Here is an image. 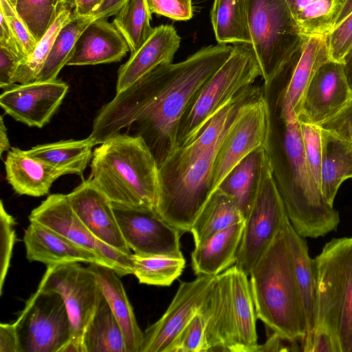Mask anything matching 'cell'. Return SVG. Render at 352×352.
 I'll use <instances>...</instances> for the list:
<instances>
[{
	"label": "cell",
	"mask_w": 352,
	"mask_h": 352,
	"mask_svg": "<svg viewBox=\"0 0 352 352\" xmlns=\"http://www.w3.org/2000/svg\"><path fill=\"white\" fill-rule=\"evenodd\" d=\"M232 46L204 47L177 63H163L104 104L90 137L96 145L122 133L141 137L159 167L175 151L179 122L197 91L226 63Z\"/></svg>",
	"instance_id": "cell-1"
},
{
	"label": "cell",
	"mask_w": 352,
	"mask_h": 352,
	"mask_svg": "<svg viewBox=\"0 0 352 352\" xmlns=\"http://www.w3.org/2000/svg\"><path fill=\"white\" fill-rule=\"evenodd\" d=\"M265 151L284 201L289 219L298 234L318 238L336 230L339 212L323 197L305 159L298 118L267 109Z\"/></svg>",
	"instance_id": "cell-2"
},
{
	"label": "cell",
	"mask_w": 352,
	"mask_h": 352,
	"mask_svg": "<svg viewBox=\"0 0 352 352\" xmlns=\"http://www.w3.org/2000/svg\"><path fill=\"white\" fill-rule=\"evenodd\" d=\"M89 178L113 203L156 210L158 163L140 136L116 134L93 152Z\"/></svg>",
	"instance_id": "cell-3"
},
{
	"label": "cell",
	"mask_w": 352,
	"mask_h": 352,
	"mask_svg": "<svg viewBox=\"0 0 352 352\" xmlns=\"http://www.w3.org/2000/svg\"><path fill=\"white\" fill-rule=\"evenodd\" d=\"M249 276L257 318L285 338L302 340L307 326L284 223Z\"/></svg>",
	"instance_id": "cell-4"
},
{
	"label": "cell",
	"mask_w": 352,
	"mask_h": 352,
	"mask_svg": "<svg viewBox=\"0 0 352 352\" xmlns=\"http://www.w3.org/2000/svg\"><path fill=\"white\" fill-rule=\"evenodd\" d=\"M314 328L331 336L336 352H352V236L333 239L314 258Z\"/></svg>",
	"instance_id": "cell-5"
},
{
	"label": "cell",
	"mask_w": 352,
	"mask_h": 352,
	"mask_svg": "<svg viewBox=\"0 0 352 352\" xmlns=\"http://www.w3.org/2000/svg\"><path fill=\"white\" fill-rule=\"evenodd\" d=\"M258 77L261 72L251 44H233L226 63L190 99L179 122L176 149L193 140L223 106Z\"/></svg>",
	"instance_id": "cell-6"
},
{
	"label": "cell",
	"mask_w": 352,
	"mask_h": 352,
	"mask_svg": "<svg viewBox=\"0 0 352 352\" xmlns=\"http://www.w3.org/2000/svg\"><path fill=\"white\" fill-rule=\"evenodd\" d=\"M251 45L264 82L275 77L303 49L300 32L286 0H247Z\"/></svg>",
	"instance_id": "cell-7"
},
{
	"label": "cell",
	"mask_w": 352,
	"mask_h": 352,
	"mask_svg": "<svg viewBox=\"0 0 352 352\" xmlns=\"http://www.w3.org/2000/svg\"><path fill=\"white\" fill-rule=\"evenodd\" d=\"M288 217L265 153L254 197L244 221L235 265L248 276L282 229Z\"/></svg>",
	"instance_id": "cell-8"
},
{
	"label": "cell",
	"mask_w": 352,
	"mask_h": 352,
	"mask_svg": "<svg viewBox=\"0 0 352 352\" xmlns=\"http://www.w3.org/2000/svg\"><path fill=\"white\" fill-rule=\"evenodd\" d=\"M21 352H60L72 336L61 296L37 289L15 321Z\"/></svg>",
	"instance_id": "cell-9"
},
{
	"label": "cell",
	"mask_w": 352,
	"mask_h": 352,
	"mask_svg": "<svg viewBox=\"0 0 352 352\" xmlns=\"http://www.w3.org/2000/svg\"><path fill=\"white\" fill-rule=\"evenodd\" d=\"M78 263L47 266L38 289L61 296L71 322L69 341L78 345L82 352H86L83 335L102 293L94 273Z\"/></svg>",
	"instance_id": "cell-10"
},
{
	"label": "cell",
	"mask_w": 352,
	"mask_h": 352,
	"mask_svg": "<svg viewBox=\"0 0 352 352\" xmlns=\"http://www.w3.org/2000/svg\"><path fill=\"white\" fill-rule=\"evenodd\" d=\"M267 126V108L262 90L240 109L226 131L212 172L210 197L246 155L256 148L265 147Z\"/></svg>",
	"instance_id": "cell-11"
},
{
	"label": "cell",
	"mask_w": 352,
	"mask_h": 352,
	"mask_svg": "<svg viewBox=\"0 0 352 352\" xmlns=\"http://www.w3.org/2000/svg\"><path fill=\"white\" fill-rule=\"evenodd\" d=\"M123 237L139 256L182 257L180 234L155 209L131 207L112 202Z\"/></svg>",
	"instance_id": "cell-12"
},
{
	"label": "cell",
	"mask_w": 352,
	"mask_h": 352,
	"mask_svg": "<svg viewBox=\"0 0 352 352\" xmlns=\"http://www.w3.org/2000/svg\"><path fill=\"white\" fill-rule=\"evenodd\" d=\"M29 220L54 230L112 263L118 268L119 276L133 274L131 256L124 254L96 238L74 212L67 195L48 196L32 210Z\"/></svg>",
	"instance_id": "cell-13"
},
{
	"label": "cell",
	"mask_w": 352,
	"mask_h": 352,
	"mask_svg": "<svg viewBox=\"0 0 352 352\" xmlns=\"http://www.w3.org/2000/svg\"><path fill=\"white\" fill-rule=\"evenodd\" d=\"M217 276L198 275L180 282L163 316L144 332L140 352H166L171 343L200 309Z\"/></svg>",
	"instance_id": "cell-14"
},
{
	"label": "cell",
	"mask_w": 352,
	"mask_h": 352,
	"mask_svg": "<svg viewBox=\"0 0 352 352\" xmlns=\"http://www.w3.org/2000/svg\"><path fill=\"white\" fill-rule=\"evenodd\" d=\"M67 91L68 85L57 78L16 83L2 92L0 105L14 120L42 128L56 113Z\"/></svg>",
	"instance_id": "cell-15"
},
{
	"label": "cell",
	"mask_w": 352,
	"mask_h": 352,
	"mask_svg": "<svg viewBox=\"0 0 352 352\" xmlns=\"http://www.w3.org/2000/svg\"><path fill=\"white\" fill-rule=\"evenodd\" d=\"M351 96L344 64L329 59L312 76L298 119L319 126L339 112Z\"/></svg>",
	"instance_id": "cell-16"
},
{
	"label": "cell",
	"mask_w": 352,
	"mask_h": 352,
	"mask_svg": "<svg viewBox=\"0 0 352 352\" xmlns=\"http://www.w3.org/2000/svg\"><path fill=\"white\" fill-rule=\"evenodd\" d=\"M262 89V86L254 84L223 106L193 140L175 149L160 166V181L180 173L192 164L222 136L240 109Z\"/></svg>",
	"instance_id": "cell-17"
},
{
	"label": "cell",
	"mask_w": 352,
	"mask_h": 352,
	"mask_svg": "<svg viewBox=\"0 0 352 352\" xmlns=\"http://www.w3.org/2000/svg\"><path fill=\"white\" fill-rule=\"evenodd\" d=\"M67 196L74 212L96 238L123 254L131 256L111 201L90 178L83 180Z\"/></svg>",
	"instance_id": "cell-18"
},
{
	"label": "cell",
	"mask_w": 352,
	"mask_h": 352,
	"mask_svg": "<svg viewBox=\"0 0 352 352\" xmlns=\"http://www.w3.org/2000/svg\"><path fill=\"white\" fill-rule=\"evenodd\" d=\"M23 242L30 262L47 266L73 262L95 263L108 266L118 274V268L109 261L36 221H30Z\"/></svg>",
	"instance_id": "cell-19"
},
{
	"label": "cell",
	"mask_w": 352,
	"mask_h": 352,
	"mask_svg": "<svg viewBox=\"0 0 352 352\" xmlns=\"http://www.w3.org/2000/svg\"><path fill=\"white\" fill-rule=\"evenodd\" d=\"M181 37L172 25H160L134 52L118 72L116 93L129 87L158 65L173 62Z\"/></svg>",
	"instance_id": "cell-20"
},
{
	"label": "cell",
	"mask_w": 352,
	"mask_h": 352,
	"mask_svg": "<svg viewBox=\"0 0 352 352\" xmlns=\"http://www.w3.org/2000/svg\"><path fill=\"white\" fill-rule=\"evenodd\" d=\"M130 51L122 34L104 19L93 20L78 38L66 65H94L120 61Z\"/></svg>",
	"instance_id": "cell-21"
},
{
	"label": "cell",
	"mask_w": 352,
	"mask_h": 352,
	"mask_svg": "<svg viewBox=\"0 0 352 352\" xmlns=\"http://www.w3.org/2000/svg\"><path fill=\"white\" fill-rule=\"evenodd\" d=\"M228 270L232 352H257V317L248 276L235 264Z\"/></svg>",
	"instance_id": "cell-22"
},
{
	"label": "cell",
	"mask_w": 352,
	"mask_h": 352,
	"mask_svg": "<svg viewBox=\"0 0 352 352\" xmlns=\"http://www.w3.org/2000/svg\"><path fill=\"white\" fill-rule=\"evenodd\" d=\"M200 309L206 319L208 351L232 352L228 268L217 276Z\"/></svg>",
	"instance_id": "cell-23"
},
{
	"label": "cell",
	"mask_w": 352,
	"mask_h": 352,
	"mask_svg": "<svg viewBox=\"0 0 352 352\" xmlns=\"http://www.w3.org/2000/svg\"><path fill=\"white\" fill-rule=\"evenodd\" d=\"M124 335L127 352H140L144 332L136 320L133 307L118 275L111 267L89 263Z\"/></svg>",
	"instance_id": "cell-24"
},
{
	"label": "cell",
	"mask_w": 352,
	"mask_h": 352,
	"mask_svg": "<svg viewBox=\"0 0 352 352\" xmlns=\"http://www.w3.org/2000/svg\"><path fill=\"white\" fill-rule=\"evenodd\" d=\"M4 164L8 183L21 195L44 196L49 192L53 182L65 175L16 147H11L8 151Z\"/></svg>",
	"instance_id": "cell-25"
},
{
	"label": "cell",
	"mask_w": 352,
	"mask_h": 352,
	"mask_svg": "<svg viewBox=\"0 0 352 352\" xmlns=\"http://www.w3.org/2000/svg\"><path fill=\"white\" fill-rule=\"evenodd\" d=\"M244 221L234 224L195 246L191 265L196 275L217 276L235 264Z\"/></svg>",
	"instance_id": "cell-26"
},
{
	"label": "cell",
	"mask_w": 352,
	"mask_h": 352,
	"mask_svg": "<svg viewBox=\"0 0 352 352\" xmlns=\"http://www.w3.org/2000/svg\"><path fill=\"white\" fill-rule=\"evenodd\" d=\"M284 229L293 262L295 278L307 322V333H309L313 329L315 323L316 300L315 260L309 255V248L305 237L297 233L292 226L289 217L284 222Z\"/></svg>",
	"instance_id": "cell-27"
},
{
	"label": "cell",
	"mask_w": 352,
	"mask_h": 352,
	"mask_svg": "<svg viewBox=\"0 0 352 352\" xmlns=\"http://www.w3.org/2000/svg\"><path fill=\"white\" fill-rule=\"evenodd\" d=\"M321 140L320 190L326 201L333 205L341 184L352 178V144L322 129Z\"/></svg>",
	"instance_id": "cell-28"
},
{
	"label": "cell",
	"mask_w": 352,
	"mask_h": 352,
	"mask_svg": "<svg viewBox=\"0 0 352 352\" xmlns=\"http://www.w3.org/2000/svg\"><path fill=\"white\" fill-rule=\"evenodd\" d=\"M94 146L96 144L89 136L80 140H61L37 145L25 151V153L63 171L65 175L76 174L83 179V173L92 158Z\"/></svg>",
	"instance_id": "cell-29"
},
{
	"label": "cell",
	"mask_w": 352,
	"mask_h": 352,
	"mask_svg": "<svg viewBox=\"0 0 352 352\" xmlns=\"http://www.w3.org/2000/svg\"><path fill=\"white\" fill-rule=\"evenodd\" d=\"M302 34L327 37L336 26L346 0H286Z\"/></svg>",
	"instance_id": "cell-30"
},
{
	"label": "cell",
	"mask_w": 352,
	"mask_h": 352,
	"mask_svg": "<svg viewBox=\"0 0 352 352\" xmlns=\"http://www.w3.org/2000/svg\"><path fill=\"white\" fill-rule=\"evenodd\" d=\"M243 221L244 217L234 201L218 189L206 203L190 230L195 246Z\"/></svg>",
	"instance_id": "cell-31"
},
{
	"label": "cell",
	"mask_w": 352,
	"mask_h": 352,
	"mask_svg": "<svg viewBox=\"0 0 352 352\" xmlns=\"http://www.w3.org/2000/svg\"><path fill=\"white\" fill-rule=\"evenodd\" d=\"M265 155L263 147L252 151L230 170L218 188L234 201L245 219L254 197Z\"/></svg>",
	"instance_id": "cell-32"
},
{
	"label": "cell",
	"mask_w": 352,
	"mask_h": 352,
	"mask_svg": "<svg viewBox=\"0 0 352 352\" xmlns=\"http://www.w3.org/2000/svg\"><path fill=\"white\" fill-rule=\"evenodd\" d=\"M210 20L218 43L251 44L247 0H214Z\"/></svg>",
	"instance_id": "cell-33"
},
{
	"label": "cell",
	"mask_w": 352,
	"mask_h": 352,
	"mask_svg": "<svg viewBox=\"0 0 352 352\" xmlns=\"http://www.w3.org/2000/svg\"><path fill=\"white\" fill-rule=\"evenodd\" d=\"M86 352H127L122 331L102 294L83 335Z\"/></svg>",
	"instance_id": "cell-34"
},
{
	"label": "cell",
	"mask_w": 352,
	"mask_h": 352,
	"mask_svg": "<svg viewBox=\"0 0 352 352\" xmlns=\"http://www.w3.org/2000/svg\"><path fill=\"white\" fill-rule=\"evenodd\" d=\"M151 15L147 0H128L115 15L112 23L126 41L131 53L153 33Z\"/></svg>",
	"instance_id": "cell-35"
},
{
	"label": "cell",
	"mask_w": 352,
	"mask_h": 352,
	"mask_svg": "<svg viewBox=\"0 0 352 352\" xmlns=\"http://www.w3.org/2000/svg\"><path fill=\"white\" fill-rule=\"evenodd\" d=\"M93 21L89 17L76 16L59 31L47 58L35 80H55L67 65L74 51L76 42L84 29Z\"/></svg>",
	"instance_id": "cell-36"
},
{
	"label": "cell",
	"mask_w": 352,
	"mask_h": 352,
	"mask_svg": "<svg viewBox=\"0 0 352 352\" xmlns=\"http://www.w3.org/2000/svg\"><path fill=\"white\" fill-rule=\"evenodd\" d=\"M133 274L140 283L170 286L182 273L186 260L168 256H139L132 254Z\"/></svg>",
	"instance_id": "cell-37"
},
{
	"label": "cell",
	"mask_w": 352,
	"mask_h": 352,
	"mask_svg": "<svg viewBox=\"0 0 352 352\" xmlns=\"http://www.w3.org/2000/svg\"><path fill=\"white\" fill-rule=\"evenodd\" d=\"M67 0H17L18 15L38 43L54 23Z\"/></svg>",
	"instance_id": "cell-38"
},
{
	"label": "cell",
	"mask_w": 352,
	"mask_h": 352,
	"mask_svg": "<svg viewBox=\"0 0 352 352\" xmlns=\"http://www.w3.org/2000/svg\"><path fill=\"white\" fill-rule=\"evenodd\" d=\"M72 17V11L67 6H65L54 23L37 43L32 55L19 65L14 78V83L24 84L36 80L59 31L71 20Z\"/></svg>",
	"instance_id": "cell-39"
},
{
	"label": "cell",
	"mask_w": 352,
	"mask_h": 352,
	"mask_svg": "<svg viewBox=\"0 0 352 352\" xmlns=\"http://www.w3.org/2000/svg\"><path fill=\"white\" fill-rule=\"evenodd\" d=\"M206 323L199 309L171 343L166 352H208Z\"/></svg>",
	"instance_id": "cell-40"
},
{
	"label": "cell",
	"mask_w": 352,
	"mask_h": 352,
	"mask_svg": "<svg viewBox=\"0 0 352 352\" xmlns=\"http://www.w3.org/2000/svg\"><path fill=\"white\" fill-rule=\"evenodd\" d=\"M300 123L306 162L312 177L320 188L322 164L321 129L317 125L302 122H300Z\"/></svg>",
	"instance_id": "cell-41"
},
{
	"label": "cell",
	"mask_w": 352,
	"mask_h": 352,
	"mask_svg": "<svg viewBox=\"0 0 352 352\" xmlns=\"http://www.w3.org/2000/svg\"><path fill=\"white\" fill-rule=\"evenodd\" d=\"M15 219L6 210L3 201L0 203V295L10 265L13 246L16 239Z\"/></svg>",
	"instance_id": "cell-42"
},
{
	"label": "cell",
	"mask_w": 352,
	"mask_h": 352,
	"mask_svg": "<svg viewBox=\"0 0 352 352\" xmlns=\"http://www.w3.org/2000/svg\"><path fill=\"white\" fill-rule=\"evenodd\" d=\"M330 58L344 63L352 48V13L336 26L328 36Z\"/></svg>",
	"instance_id": "cell-43"
},
{
	"label": "cell",
	"mask_w": 352,
	"mask_h": 352,
	"mask_svg": "<svg viewBox=\"0 0 352 352\" xmlns=\"http://www.w3.org/2000/svg\"><path fill=\"white\" fill-rule=\"evenodd\" d=\"M0 2V12L8 20L28 60L34 53L37 42L11 3L8 0Z\"/></svg>",
	"instance_id": "cell-44"
},
{
	"label": "cell",
	"mask_w": 352,
	"mask_h": 352,
	"mask_svg": "<svg viewBox=\"0 0 352 352\" xmlns=\"http://www.w3.org/2000/svg\"><path fill=\"white\" fill-rule=\"evenodd\" d=\"M151 13L175 21H188L193 16L192 0H147Z\"/></svg>",
	"instance_id": "cell-45"
},
{
	"label": "cell",
	"mask_w": 352,
	"mask_h": 352,
	"mask_svg": "<svg viewBox=\"0 0 352 352\" xmlns=\"http://www.w3.org/2000/svg\"><path fill=\"white\" fill-rule=\"evenodd\" d=\"M318 126L352 144V96L339 112Z\"/></svg>",
	"instance_id": "cell-46"
},
{
	"label": "cell",
	"mask_w": 352,
	"mask_h": 352,
	"mask_svg": "<svg viewBox=\"0 0 352 352\" xmlns=\"http://www.w3.org/2000/svg\"><path fill=\"white\" fill-rule=\"evenodd\" d=\"M305 352H336L333 340L330 333L320 328H314L302 340Z\"/></svg>",
	"instance_id": "cell-47"
},
{
	"label": "cell",
	"mask_w": 352,
	"mask_h": 352,
	"mask_svg": "<svg viewBox=\"0 0 352 352\" xmlns=\"http://www.w3.org/2000/svg\"><path fill=\"white\" fill-rule=\"evenodd\" d=\"M22 60L6 48L0 47V87L3 90L14 85V78Z\"/></svg>",
	"instance_id": "cell-48"
},
{
	"label": "cell",
	"mask_w": 352,
	"mask_h": 352,
	"mask_svg": "<svg viewBox=\"0 0 352 352\" xmlns=\"http://www.w3.org/2000/svg\"><path fill=\"white\" fill-rule=\"evenodd\" d=\"M0 47H3L19 57L23 63L26 56L16 39L8 20L0 12Z\"/></svg>",
	"instance_id": "cell-49"
},
{
	"label": "cell",
	"mask_w": 352,
	"mask_h": 352,
	"mask_svg": "<svg viewBox=\"0 0 352 352\" xmlns=\"http://www.w3.org/2000/svg\"><path fill=\"white\" fill-rule=\"evenodd\" d=\"M0 352H21L15 322L0 324Z\"/></svg>",
	"instance_id": "cell-50"
},
{
	"label": "cell",
	"mask_w": 352,
	"mask_h": 352,
	"mask_svg": "<svg viewBox=\"0 0 352 352\" xmlns=\"http://www.w3.org/2000/svg\"><path fill=\"white\" fill-rule=\"evenodd\" d=\"M297 340H291L272 331L266 342L259 345L258 351H298Z\"/></svg>",
	"instance_id": "cell-51"
},
{
	"label": "cell",
	"mask_w": 352,
	"mask_h": 352,
	"mask_svg": "<svg viewBox=\"0 0 352 352\" xmlns=\"http://www.w3.org/2000/svg\"><path fill=\"white\" fill-rule=\"evenodd\" d=\"M128 0H103L98 8L89 16L93 20L107 19L116 15Z\"/></svg>",
	"instance_id": "cell-52"
},
{
	"label": "cell",
	"mask_w": 352,
	"mask_h": 352,
	"mask_svg": "<svg viewBox=\"0 0 352 352\" xmlns=\"http://www.w3.org/2000/svg\"><path fill=\"white\" fill-rule=\"evenodd\" d=\"M103 0H74L72 14L76 16H90L102 4Z\"/></svg>",
	"instance_id": "cell-53"
},
{
	"label": "cell",
	"mask_w": 352,
	"mask_h": 352,
	"mask_svg": "<svg viewBox=\"0 0 352 352\" xmlns=\"http://www.w3.org/2000/svg\"><path fill=\"white\" fill-rule=\"evenodd\" d=\"M11 148L8 138L7 129L4 124L3 116L0 117V154L4 151H8Z\"/></svg>",
	"instance_id": "cell-54"
},
{
	"label": "cell",
	"mask_w": 352,
	"mask_h": 352,
	"mask_svg": "<svg viewBox=\"0 0 352 352\" xmlns=\"http://www.w3.org/2000/svg\"><path fill=\"white\" fill-rule=\"evenodd\" d=\"M346 79L352 91V51H350L344 60Z\"/></svg>",
	"instance_id": "cell-55"
},
{
	"label": "cell",
	"mask_w": 352,
	"mask_h": 352,
	"mask_svg": "<svg viewBox=\"0 0 352 352\" xmlns=\"http://www.w3.org/2000/svg\"><path fill=\"white\" fill-rule=\"evenodd\" d=\"M351 13H352V0H346L336 21L335 28L340 24Z\"/></svg>",
	"instance_id": "cell-56"
},
{
	"label": "cell",
	"mask_w": 352,
	"mask_h": 352,
	"mask_svg": "<svg viewBox=\"0 0 352 352\" xmlns=\"http://www.w3.org/2000/svg\"><path fill=\"white\" fill-rule=\"evenodd\" d=\"M8 1L11 3L12 7L14 8L15 6H16V3L17 0H8Z\"/></svg>",
	"instance_id": "cell-57"
},
{
	"label": "cell",
	"mask_w": 352,
	"mask_h": 352,
	"mask_svg": "<svg viewBox=\"0 0 352 352\" xmlns=\"http://www.w3.org/2000/svg\"><path fill=\"white\" fill-rule=\"evenodd\" d=\"M350 51H352V48L351 49V50H350ZM350 51H349V52H350Z\"/></svg>",
	"instance_id": "cell-58"
}]
</instances>
